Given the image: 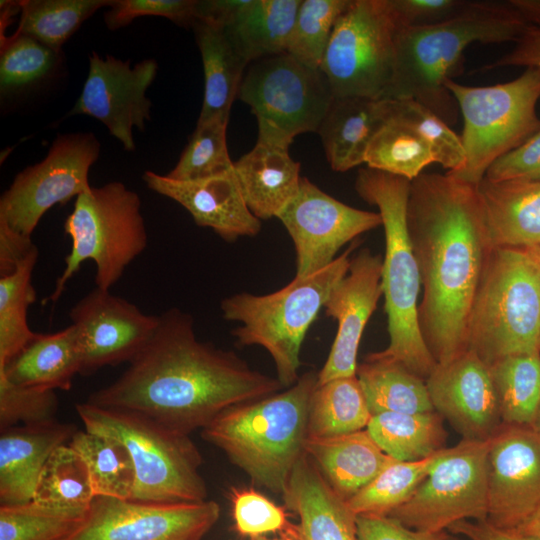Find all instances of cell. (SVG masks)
<instances>
[{"label":"cell","instance_id":"6da1fadb","mask_svg":"<svg viewBox=\"0 0 540 540\" xmlns=\"http://www.w3.org/2000/svg\"><path fill=\"white\" fill-rule=\"evenodd\" d=\"M128 364L86 402L134 412L187 435L232 406L284 388L235 352L199 340L192 316L178 308L159 315L153 336Z\"/></svg>","mask_w":540,"mask_h":540},{"label":"cell","instance_id":"7a4b0ae2","mask_svg":"<svg viewBox=\"0 0 540 540\" xmlns=\"http://www.w3.org/2000/svg\"><path fill=\"white\" fill-rule=\"evenodd\" d=\"M407 226L423 287L421 334L445 364L467 350L469 312L493 248L477 186L422 173L411 181Z\"/></svg>","mask_w":540,"mask_h":540},{"label":"cell","instance_id":"3957f363","mask_svg":"<svg viewBox=\"0 0 540 540\" xmlns=\"http://www.w3.org/2000/svg\"><path fill=\"white\" fill-rule=\"evenodd\" d=\"M525 27L504 1L479 0L460 18L398 31L393 76L383 99L415 100L451 127L459 109L445 84L462 68L465 49L475 42H516Z\"/></svg>","mask_w":540,"mask_h":540},{"label":"cell","instance_id":"277c9868","mask_svg":"<svg viewBox=\"0 0 540 540\" xmlns=\"http://www.w3.org/2000/svg\"><path fill=\"white\" fill-rule=\"evenodd\" d=\"M317 385L318 372H305L282 392L224 410L201 436L255 484L282 495L305 453L309 403Z\"/></svg>","mask_w":540,"mask_h":540},{"label":"cell","instance_id":"5b68a950","mask_svg":"<svg viewBox=\"0 0 540 540\" xmlns=\"http://www.w3.org/2000/svg\"><path fill=\"white\" fill-rule=\"evenodd\" d=\"M410 186L411 181L406 178L368 167L361 168L355 179L360 198L378 208L385 235L382 293L389 344L379 354L426 380L437 362L419 326L421 281L407 226Z\"/></svg>","mask_w":540,"mask_h":540},{"label":"cell","instance_id":"8992f818","mask_svg":"<svg viewBox=\"0 0 540 540\" xmlns=\"http://www.w3.org/2000/svg\"><path fill=\"white\" fill-rule=\"evenodd\" d=\"M355 247L356 242L326 267L295 276L277 291L263 295L241 292L221 301L223 318L240 324L231 332L236 344L264 348L284 388L300 378V352L306 333L334 286L347 274Z\"/></svg>","mask_w":540,"mask_h":540},{"label":"cell","instance_id":"52a82bcc","mask_svg":"<svg viewBox=\"0 0 540 540\" xmlns=\"http://www.w3.org/2000/svg\"><path fill=\"white\" fill-rule=\"evenodd\" d=\"M540 272L522 248L493 247L473 299L467 350L488 366L539 351Z\"/></svg>","mask_w":540,"mask_h":540},{"label":"cell","instance_id":"ba28073f","mask_svg":"<svg viewBox=\"0 0 540 540\" xmlns=\"http://www.w3.org/2000/svg\"><path fill=\"white\" fill-rule=\"evenodd\" d=\"M75 408L86 431L115 438L129 451L136 474L130 500H207V486L200 473L202 457L189 435L134 412L102 408L86 401Z\"/></svg>","mask_w":540,"mask_h":540},{"label":"cell","instance_id":"9c48e42d","mask_svg":"<svg viewBox=\"0 0 540 540\" xmlns=\"http://www.w3.org/2000/svg\"><path fill=\"white\" fill-rule=\"evenodd\" d=\"M64 232L71 238V251L45 302H57L67 282L87 260L96 265V287L110 290L148 243L141 199L120 181L91 186L79 195L64 222Z\"/></svg>","mask_w":540,"mask_h":540},{"label":"cell","instance_id":"30bf717a","mask_svg":"<svg viewBox=\"0 0 540 540\" xmlns=\"http://www.w3.org/2000/svg\"><path fill=\"white\" fill-rule=\"evenodd\" d=\"M445 85L463 118L460 138L466 156L462 169L448 174L477 186L494 161L540 130V69L528 67L514 80L490 86L454 79Z\"/></svg>","mask_w":540,"mask_h":540},{"label":"cell","instance_id":"8fae6325","mask_svg":"<svg viewBox=\"0 0 540 540\" xmlns=\"http://www.w3.org/2000/svg\"><path fill=\"white\" fill-rule=\"evenodd\" d=\"M238 98L257 119V141L289 148L297 135L317 133L334 96L321 69L284 52L251 62Z\"/></svg>","mask_w":540,"mask_h":540},{"label":"cell","instance_id":"7c38bea8","mask_svg":"<svg viewBox=\"0 0 540 540\" xmlns=\"http://www.w3.org/2000/svg\"><path fill=\"white\" fill-rule=\"evenodd\" d=\"M397 32L385 0H350L320 67L334 97L383 99L393 76Z\"/></svg>","mask_w":540,"mask_h":540},{"label":"cell","instance_id":"4fadbf2b","mask_svg":"<svg viewBox=\"0 0 540 540\" xmlns=\"http://www.w3.org/2000/svg\"><path fill=\"white\" fill-rule=\"evenodd\" d=\"M489 439H462L445 448L411 498L388 516L428 532L447 531L461 520L488 518Z\"/></svg>","mask_w":540,"mask_h":540},{"label":"cell","instance_id":"5bb4252c","mask_svg":"<svg viewBox=\"0 0 540 540\" xmlns=\"http://www.w3.org/2000/svg\"><path fill=\"white\" fill-rule=\"evenodd\" d=\"M101 143L92 132L58 134L40 162L27 166L0 198V221L31 237L43 215L88 191Z\"/></svg>","mask_w":540,"mask_h":540},{"label":"cell","instance_id":"9a60e30c","mask_svg":"<svg viewBox=\"0 0 540 540\" xmlns=\"http://www.w3.org/2000/svg\"><path fill=\"white\" fill-rule=\"evenodd\" d=\"M220 517L212 500L154 503L96 496L64 540H202Z\"/></svg>","mask_w":540,"mask_h":540},{"label":"cell","instance_id":"2e32d148","mask_svg":"<svg viewBox=\"0 0 540 540\" xmlns=\"http://www.w3.org/2000/svg\"><path fill=\"white\" fill-rule=\"evenodd\" d=\"M158 63L148 58L135 65L112 55L92 51L82 91L65 118L86 115L100 121L123 149L135 150L134 128L143 131L151 119L152 102L146 96Z\"/></svg>","mask_w":540,"mask_h":540},{"label":"cell","instance_id":"e0dca14e","mask_svg":"<svg viewBox=\"0 0 540 540\" xmlns=\"http://www.w3.org/2000/svg\"><path fill=\"white\" fill-rule=\"evenodd\" d=\"M277 218L290 235L296 253L295 276L329 265L345 244L382 226L378 212L351 207L302 177L297 195Z\"/></svg>","mask_w":540,"mask_h":540},{"label":"cell","instance_id":"ac0fdd59","mask_svg":"<svg viewBox=\"0 0 540 540\" xmlns=\"http://www.w3.org/2000/svg\"><path fill=\"white\" fill-rule=\"evenodd\" d=\"M81 353L79 374L129 363L153 336L159 315L143 313L135 304L95 287L69 312Z\"/></svg>","mask_w":540,"mask_h":540},{"label":"cell","instance_id":"d6986e66","mask_svg":"<svg viewBox=\"0 0 540 540\" xmlns=\"http://www.w3.org/2000/svg\"><path fill=\"white\" fill-rule=\"evenodd\" d=\"M487 481V521L517 528L540 505V434L502 424L489 439Z\"/></svg>","mask_w":540,"mask_h":540},{"label":"cell","instance_id":"ffe728a7","mask_svg":"<svg viewBox=\"0 0 540 540\" xmlns=\"http://www.w3.org/2000/svg\"><path fill=\"white\" fill-rule=\"evenodd\" d=\"M383 258L363 248L351 258L347 274L334 286L323 309L337 322L329 355L318 371V384L356 375L363 331L382 293Z\"/></svg>","mask_w":540,"mask_h":540},{"label":"cell","instance_id":"44dd1931","mask_svg":"<svg viewBox=\"0 0 540 540\" xmlns=\"http://www.w3.org/2000/svg\"><path fill=\"white\" fill-rule=\"evenodd\" d=\"M434 410L465 440L490 439L503 424L490 368L466 350L426 379Z\"/></svg>","mask_w":540,"mask_h":540},{"label":"cell","instance_id":"7402d4cb","mask_svg":"<svg viewBox=\"0 0 540 540\" xmlns=\"http://www.w3.org/2000/svg\"><path fill=\"white\" fill-rule=\"evenodd\" d=\"M142 178L148 189L180 204L198 226L212 229L227 242L254 237L261 230V221L246 205L235 170L191 181L147 170Z\"/></svg>","mask_w":540,"mask_h":540},{"label":"cell","instance_id":"603a6c76","mask_svg":"<svg viewBox=\"0 0 540 540\" xmlns=\"http://www.w3.org/2000/svg\"><path fill=\"white\" fill-rule=\"evenodd\" d=\"M0 108L18 111L54 91L65 75L63 50L14 33L0 38Z\"/></svg>","mask_w":540,"mask_h":540},{"label":"cell","instance_id":"cb8c5ba5","mask_svg":"<svg viewBox=\"0 0 540 540\" xmlns=\"http://www.w3.org/2000/svg\"><path fill=\"white\" fill-rule=\"evenodd\" d=\"M76 431L74 425L56 420L1 429V505L32 501L40 473L49 456L57 447L69 443Z\"/></svg>","mask_w":540,"mask_h":540},{"label":"cell","instance_id":"d4e9b609","mask_svg":"<svg viewBox=\"0 0 540 540\" xmlns=\"http://www.w3.org/2000/svg\"><path fill=\"white\" fill-rule=\"evenodd\" d=\"M299 518V540H357L356 515L304 453L282 493Z\"/></svg>","mask_w":540,"mask_h":540},{"label":"cell","instance_id":"484cf974","mask_svg":"<svg viewBox=\"0 0 540 540\" xmlns=\"http://www.w3.org/2000/svg\"><path fill=\"white\" fill-rule=\"evenodd\" d=\"M492 247L540 244V180L490 181L478 185Z\"/></svg>","mask_w":540,"mask_h":540},{"label":"cell","instance_id":"4316f807","mask_svg":"<svg viewBox=\"0 0 540 540\" xmlns=\"http://www.w3.org/2000/svg\"><path fill=\"white\" fill-rule=\"evenodd\" d=\"M300 168L289 148L260 141L234 162L244 200L256 218H277L299 191Z\"/></svg>","mask_w":540,"mask_h":540},{"label":"cell","instance_id":"83f0119b","mask_svg":"<svg viewBox=\"0 0 540 540\" xmlns=\"http://www.w3.org/2000/svg\"><path fill=\"white\" fill-rule=\"evenodd\" d=\"M304 449L329 486L346 502L395 461L366 429L327 438L307 437Z\"/></svg>","mask_w":540,"mask_h":540},{"label":"cell","instance_id":"f1b7e54d","mask_svg":"<svg viewBox=\"0 0 540 540\" xmlns=\"http://www.w3.org/2000/svg\"><path fill=\"white\" fill-rule=\"evenodd\" d=\"M387 115V99L334 97L317 130L331 169L346 172L363 164Z\"/></svg>","mask_w":540,"mask_h":540},{"label":"cell","instance_id":"f546056e","mask_svg":"<svg viewBox=\"0 0 540 540\" xmlns=\"http://www.w3.org/2000/svg\"><path fill=\"white\" fill-rule=\"evenodd\" d=\"M80 366L78 336L71 324L55 333H35L16 356L0 367V375L21 387L67 391Z\"/></svg>","mask_w":540,"mask_h":540},{"label":"cell","instance_id":"4dcf8cb0","mask_svg":"<svg viewBox=\"0 0 540 540\" xmlns=\"http://www.w3.org/2000/svg\"><path fill=\"white\" fill-rule=\"evenodd\" d=\"M199 48L204 95L198 120L230 117V110L249 65L229 39L224 27L195 20L192 27Z\"/></svg>","mask_w":540,"mask_h":540},{"label":"cell","instance_id":"1f68e13d","mask_svg":"<svg viewBox=\"0 0 540 540\" xmlns=\"http://www.w3.org/2000/svg\"><path fill=\"white\" fill-rule=\"evenodd\" d=\"M302 0H246L224 29L251 62L286 51Z\"/></svg>","mask_w":540,"mask_h":540},{"label":"cell","instance_id":"d6a6232c","mask_svg":"<svg viewBox=\"0 0 540 540\" xmlns=\"http://www.w3.org/2000/svg\"><path fill=\"white\" fill-rule=\"evenodd\" d=\"M356 376L372 416L383 412L435 411L426 380L379 352L370 353L358 364Z\"/></svg>","mask_w":540,"mask_h":540},{"label":"cell","instance_id":"836d02e7","mask_svg":"<svg viewBox=\"0 0 540 540\" xmlns=\"http://www.w3.org/2000/svg\"><path fill=\"white\" fill-rule=\"evenodd\" d=\"M444 418L427 413L383 412L371 417L366 428L376 444L396 461H418L446 448Z\"/></svg>","mask_w":540,"mask_h":540},{"label":"cell","instance_id":"e575fe53","mask_svg":"<svg viewBox=\"0 0 540 540\" xmlns=\"http://www.w3.org/2000/svg\"><path fill=\"white\" fill-rule=\"evenodd\" d=\"M372 414L356 375L317 385L309 403L307 437L327 438L367 428Z\"/></svg>","mask_w":540,"mask_h":540},{"label":"cell","instance_id":"d590c367","mask_svg":"<svg viewBox=\"0 0 540 540\" xmlns=\"http://www.w3.org/2000/svg\"><path fill=\"white\" fill-rule=\"evenodd\" d=\"M489 368L502 423L531 427L540 406V352L506 356Z\"/></svg>","mask_w":540,"mask_h":540},{"label":"cell","instance_id":"8d00e7d4","mask_svg":"<svg viewBox=\"0 0 540 540\" xmlns=\"http://www.w3.org/2000/svg\"><path fill=\"white\" fill-rule=\"evenodd\" d=\"M68 444L86 463L95 497L132 499L135 468L122 442L109 436L77 430Z\"/></svg>","mask_w":540,"mask_h":540},{"label":"cell","instance_id":"74e56055","mask_svg":"<svg viewBox=\"0 0 540 540\" xmlns=\"http://www.w3.org/2000/svg\"><path fill=\"white\" fill-rule=\"evenodd\" d=\"M113 0H21L15 33L62 50L81 25Z\"/></svg>","mask_w":540,"mask_h":540},{"label":"cell","instance_id":"f35d334b","mask_svg":"<svg viewBox=\"0 0 540 540\" xmlns=\"http://www.w3.org/2000/svg\"><path fill=\"white\" fill-rule=\"evenodd\" d=\"M368 168L413 181L436 163L429 144L412 128L387 115L365 155Z\"/></svg>","mask_w":540,"mask_h":540},{"label":"cell","instance_id":"ab89813d","mask_svg":"<svg viewBox=\"0 0 540 540\" xmlns=\"http://www.w3.org/2000/svg\"><path fill=\"white\" fill-rule=\"evenodd\" d=\"M36 247L11 274L0 277V367L7 364L34 337L28 308L36 301L31 283L38 259Z\"/></svg>","mask_w":540,"mask_h":540},{"label":"cell","instance_id":"60d3db41","mask_svg":"<svg viewBox=\"0 0 540 540\" xmlns=\"http://www.w3.org/2000/svg\"><path fill=\"white\" fill-rule=\"evenodd\" d=\"M95 498L86 463L68 443L46 461L33 501L60 508L88 510Z\"/></svg>","mask_w":540,"mask_h":540},{"label":"cell","instance_id":"b9f144b4","mask_svg":"<svg viewBox=\"0 0 540 540\" xmlns=\"http://www.w3.org/2000/svg\"><path fill=\"white\" fill-rule=\"evenodd\" d=\"M444 449L418 461H393L348 500L347 505L355 515L388 516L411 498Z\"/></svg>","mask_w":540,"mask_h":540},{"label":"cell","instance_id":"7bdbcfd3","mask_svg":"<svg viewBox=\"0 0 540 540\" xmlns=\"http://www.w3.org/2000/svg\"><path fill=\"white\" fill-rule=\"evenodd\" d=\"M88 510L30 501L0 506V540H64L84 522Z\"/></svg>","mask_w":540,"mask_h":540},{"label":"cell","instance_id":"ee69618b","mask_svg":"<svg viewBox=\"0 0 540 540\" xmlns=\"http://www.w3.org/2000/svg\"><path fill=\"white\" fill-rule=\"evenodd\" d=\"M228 123L224 118L197 120L178 162L165 175L174 180L191 181L234 170L227 146Z\"/></svg>","mask_w":540,"mask_h":540},{"label":"cell","instance_id":"f6af8a7d","mask_svg":"<svg viewBox=\"0 0 540 540\" xmlns=\"http://www.w3.org/2000/svg\"><path fill=\"white\" fill-rule=\"evenodd\" d=\"M350 0H302L286 53L300 63L320 69L336 21Z\"/></svg>","mask_w":540,"mask_h":540},{"label":"cell","instance_id":"bcb514c9","mask_svg":"<svg viewBox=\"0 0 540 540\" xmlns=\"http://www.w3.org/2000/svg\"><path fill=\"white\" fill-rule=\"evenodd\" d=\"M389 116L418 133L431 147L436 163L447 173L462 169L466 156L459 135L430 109L412 99H387Z\"/></svg>","mask_w":540,"mask_h":540},{"label":"cell","instance_id":"7dc6e473","mask_svg":"<svg viewBox=\"0 0 540 540\" xmlns=\"http://www.w3.org/2000/svg\"><path fill=\"white\" fill-rule=\"evenodd\" d=\"M235 531L249 539L267 534L299 540V526L279 506L254 488L232 487L229 491Z\"/></svg>","mask_w":540,"mask_h":540},{"label":"cell","instance_id":"c3c4849f","mask_svg":"<svg viewBox=\"0 0 540 540\" xmlns=\"http://www.w3.org/2000/svg\"><path fill=\"white\" fill-rule=\"evenodd\" d=\"M57 409L54 390L21 387L0 375V429L53 422Z\"/></svg>","mask_w":540,"mask_h":540},{"label":"cell","instance_id":"681fc988","mask_svg":"<svg viewBox=\"0 0 540 540\" xmlns=\"http://www.w3.org/2000/svg\"><path fill=\"white\" fill-rule=\"evenodd\" d=\"M197 0H113L104 13V23L111 31L145 16L162 17L182 27H192Z\"/></svg>","mask_w":540,"mask_h":540},{"label":"cell","instance_id":"f907efd6","mask_svg":"<svg viewBox=\"0 0 540 540\" xmlns=\"http://www.w3.org/2000/svg\"><path fill=\"white\" fill-rule=\"evenodd\" d=\"M398 31L439 25L473 12L479 0H385Z\"/></svg>","mask_w":540,"mask_h":540},{"label":"cell","instance_id":"816d5d0a","mask_svg":"<svg viewBox=\"0 0 540 540\" xmlns=\"http://www.w3.org/2000/svg\"><path fill=\"white\" fill-rule=\"evenodd\" d=\"M484 179L496 182L540 180V130L494 161L486 171Z\"/></svg>","mask_w":540,"mask_h":540},{"label":"cell","instance_id":"f5cc1de1","mask_svg":"<svg viewBox=\"0 0 540 540\" xmlns=\"http://www.w3.org/2000/svg\"><path fill=\"white\" fill-rule=\"evenodd\" d=\"M356 526L357 540H443L448 535L412 529L386 515H356Z\"/></svg>","mask_w":540,"mask_h":540},{"label":"cell","instance_id":"db71d44e","mask_svg":"<svg viewBox=\"0 0 540 540\" xmlns=\"http://www.w3.org/2000/svg\"><path fill=\"white\" fill-rule=\"evenodd\" d=\"M515 43L514 48L509 53L482 69L489 70L506 66L540 69V29L526 26Z\"/></svg>","mask_w":540,"mask_h":540},{"label":"cell","instance_id":"11a10c76","mask_svg":"<svg viewBox=\"0 0 540 540\" xmlns=\"http://www.w3.org/2000/svg\"><path fill=\"white\" fill-rule=\"evenodd\" d=\"M37 246L0 221V277L11 274Z\"/></svg>","mask_w":540,"mask_h":540},{"label":"cell","instance_id":"9f6ffc18","mask_svg":"<svg viewBox=\"0 0 540 540\" xmlns=\"http://www.w3.org/2000/svg\"><path fill=\"white\" fill-rule=\"evenodd\" d=\"M448 531L453 535L463 536L466 540H540L539 537L516 529L497 527L487 520H461L451 525Z\"/></svg>","mask_w":540,"mask_h":540},{"label":"cell","instance_id":"6f0895ef","mask_svg":"<svg viewBox=\"0 0 540 540\" xmlns=\"http://www.w3.org/2000/svg\"><path fill=\"white\" fill-rule=\"evenodd\" d=\"M504 2L526 26L540 29V0H504Z\"/></svg>","mask_w":540,"mask_h":540},{"label":"cell","instance_id":"680465c9","mask_svg":"<svg viewBox=\"0 0 540 540\" xmlns=\"http://www.w3.org/2000/svg\"><path fill=\"white\" fill-rule=\"evenodd\" d=\"M515 529L524 534L540 538V505L521 525Z\"/></svg>","mask_w":540,"mask_h":540},{"label":"cell","instance_id":"91938a15","mask_svg":"<svg viewBox=\"0 0 540 540\" xmlns=\"http://www.w3.org/2000/svg\"><path fill=\"white\" fill-rule=\"evenodd\" d=\"M525 250L529 253L540 272V244L531 248H526Z\"/></svg>","mask_w":540,"mask_h":540},{"label":"cell","instance_id":"94428289","mask_svg":"<svg viewBox=\"0 0 540 540\" xmlns=\"http://www.w3.org/2000/svg\"><path fill=\"white\" fill-rule=\"evenodd\" d=\"M531 428L540 434V406Z\"/></svg>","mask_w":540,"mask_h":540},{"label":"cell","instance_id":"6125c7cd","mask_svg":"<svg viewBox=\"0 0 540 540\" xmlns=\"http://www.w3.org/2000/svg\"><path fill=\"white\" fill-rule=\"evenodd\" d=\"M250 540H290V539H287V538H283V537H276V538H268L266 536H258V537H255V538H251Z\"/></svg>","mask_w":540,"mask_h":540},{"label":"cell","instance_id":"be15d7a7","mask_svg":"<svg viewBox=\"0 0 540 540\" xmlns=\"http://www.w3.org/2000/svg\"><path fill=\"white\" fill-rule=\"evenodd\" d=\"M443 540H462V539L448 534Z\"/></svg>","mask_w":540,"mask_h":540},{"label":"cell","instance_id":"e7e4bbea","mask_svg":"<svg viewBox=\"0 0 540 540\" xmlns=\"http://www.w3.org/2000/svg\"><path fill=\"white\" fill-rule=\"evenodd\" d=\"M539 351H540V335H539Z\"/></svg>","mask_w":540,"mask_h":540}]
</instances>
